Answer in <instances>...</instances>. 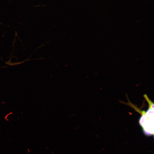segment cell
<instances>
[{"instance_id":"1","label":"cell","mask_w":154,"mask_h":154,"mask_svg":"<svg viewBox=\"0 0 154 154\" xmlns=\"http://www.w3.org/2000/svg\"><path fill=\"white\" fill-rule=\"evenodd\" d=\"M148 100L150 107L141 117L139 123L145 134L150 135L153 134L154 110L153 103Z\"/></svg>"}]
</instances>
